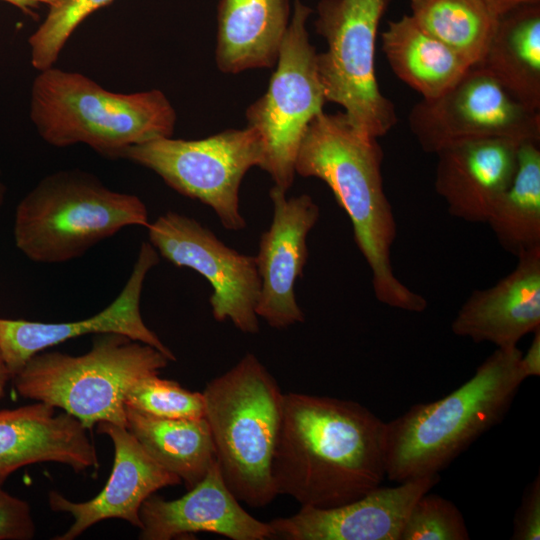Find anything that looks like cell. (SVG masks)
<instances>
[{"mask_svg":"<svg viewBox=\"0 0 540 540\" xmlns=\"http://www.w3.org/2000/svg\"><path fill=\"white\" fill-rule=\"evenodd\" d=\"M385 425L352 400L284 393L272 462L277 494L301 506L330 508L381 486Z\"/></svg>","mask_w":540,"mask_h":540,"instance_id":"obj_1","label":"cell"},{"mask_svg":"<svg viewBox=\"0 0 540 540\" xmlns=\"http://www.w3.org/2000/svg\"><path fill=\"white\" fill-rule=\"evenodd\" d=\"M384 153L378 138L358 130L344 112L322 111L307 126L295 160V172L322 180L348 215L355 243L369 266L379 302L420 313L427 300L394 273L391 249L397 226L381 173Z\"/></svg>","mask_w":540,"mask_h":540,"instance_id":"obj_2","label":"cell"},{"mask_svg":"<svg viewBox=\"0 0 540 540\" xmlns=\"http://www.w3.org/2000/svg\"><path fill=\"white\" fill-rule=\"evenodd\" d=\"M517 346L496 348L446 396L419 403L385 425L386 477L436 475L508 412L525 377Z\"/></svg>","mask_w":540,"mask_h":540,"instance_id":"obj_3","label":"cell"},{"mask_svg":"<svg viewBox=\"0 0 540 540\" xmlns=\"http://www.w3.org/2000/svg\"><path fill=\"white\" fill-rule=\"evenodd\" d=\"M29 117L49 145L85 144L110 159L121 158L131 146L172 137L177 118L159 89L116 93L54 66L38 71L32 82Z\"/></svg>","mask_w":540,"mask_h":540,"instance_id":"obj_4","label":"cell"},{"mask_svg":"<svg viewBox=\"0 0 540 540\" xmlns=\"http://www.w3.org/2000/svg\"><path fill=\"white\" fill-rule=\"evenodd\" d=\"M220 473L235 497L250 507L278 495L272 462L284 393L262 362L247 353L202 391Z\"/></svg>","mask_w":540,"mask_h":540,"instance_id":"obj_5","label":"cell"},{"mask_svg":"<svg viewBox=\"0 0 540 540\" xmlns=\"http://www.w3.org/2000/svg\"><path fill=\"white\" fill-rule=\"evenodd\" d=\"M149 224L145 203L114 191L80 169L51 173L18 203L13 235L16 247L37 263L76 259L128 226Z\"/></svg>","mask_w":540,"mask_h":540,"instance_id":"obj_6","label":"cell"},{"mask_svg":"<svg viewBox=\"0 0 540 540\" xmlns=\"http://www.w3.org/2000/svg\"><path fill=\"white\" fill-rule=\"evenodd\" d=\"M170 361L151 345L105 333L80 356L56 351L34 355L12 380L22 397L61 408L87 429L99 422L126 427V392Z\"/></svg>","mask_w":540,"mask_h":540,"instance_id":"obj_7","label":"cell"},{"mask_svg":"<svg viewBox=\"0 0 540 540\" xmlns=\"http://www.w3.org/2000/svg\"><path fill=\"white\" fill-rule=\"evenodd\" d=\"M391 0H320L316 32L327 49L316 54L326 101L344 108L361 132L379 138L395 126L393 102L378 86L375 46L380 20Z\"/></svg>","mask_w":540,"mask_h":540,"instance_id":"obj_8","label":"cell"},{"mask_svg":"<svg viewBox=\"0 0 540 540\" xmlns=\"http://www.w3.org/2000/svg\"><path fill=\"white\" fill-rule=\"evenodd\" d=\"M156 173L178 193L211 207L231 231L246 227L240 212L243 177L261 168L264 147L249 128L227 129L197 140L161 137L127 148L121 155Z\"/></svg>","mask_w":540,"mask_h":540,"instance_id":"obj_9","label":"cell"},{"mask_svg":"<svg viewBox=\"0 0 540 540\" xmlns=\"http://www.w3.org/2000/svg\"><path fill=\"white\" fill-rule=\"evenodd\" d=\"M312 13L301 0L294 1L268 88L245 113L247 127L255 130L263 143L261 169L285 191L296 175L295 160L304 132L326 102L317 72V52L306 28Z\"/></svg>","mask_w":540,"mask_h":540,"instance_id":"obj_10","label":"cell"},{"mask_svg":"<svg viewBox=\"0 0 540 540\" xmlns=\"http://www.w3.org/2000/svg\"><path fill=\"white\" fill-rule=\"evenodd\" d=\"M408 123L427 153L473 138L540 142V111L519 102L479 65L471 66L441 95L417 102Z\"/></svg>","mask_w":540,"mask_h":540,"instance_id":"obj_11","label":"cell"},{"mask_svg":"<svg viewBox=\"0 0 540 540\" xmlns=\"http://www.w3.org/2000/svg\"><path fill=\"white\" fill-rule=\"evenodd\" d=\"M146 228L149 242L161 256L198 272L210 283L209 302L216 321L230 320L243 333H258L261 282L255 256L228 247L197 220L177 212L160 215Z\"/></svg>","mask_w":540,"mask_h":540,"instance_id":"obj_12","label":"cell"},{"mask_svg":"<svg viewBox=\"0 0 540 540\" xmlns=\"http://www.w3.org/2000/svg\"><path fill=\"white\" fill-rule=\"evenodd\" d=\"M158 263L157 250L150 242H143L131 274L118 296L92 317L60 323L0 317V349L11 379L34 355L87 334H121L151 345L175 361L173 352L145 324L140 310L145 278Z\"/></svg>","mask_w":540,"mask_h":540,"instance_id":"obj_13","label":"cell"},{"mask_svg":"<svg viewBox=\"0 0 540 540\" xmlns=\"http://www.w3.org/2000/svg\"><path fill=\"white\" fill-rule=\"evenodd\" d=\"M286 192L275 185L269 191L273 219L261 235L255 256L261 282L256 313L275 329L305 319L296 300L295 284L307 261V235L320 216L319 206L311 196L287 198Z\"/></svg>","mask_w":540,"mask_h":540,"instance_id":"obj_14","label":"cell"},{"mask_svg":"<svg viewBox=\"0 0 540 540\" xmlns=\"http://www.w3.org/2000/svg\"><path fill=\"white\" fill-rule=\"evenodd\" d=\"M440 475H429L379 486L349 503L316 508L301 506L294 515L271 520L272 539L400 540L408 515L420 496Z\"/></svg>","mask_w":540,"mask_h":540,"instance_id":"obj_15","label":"cell"},{"mask_svg":"<svg viewBox=\"0 0 540 540\" xmlns=\"http://www.w3.org/2000/svg\"><path fill=\"white\" fill-rule=\"evenodd\" d=\"M98 433L110 437L114 445L113 468L103 490L91 500L73 502L52 490L48 495L54 512L68 513L73 523L55 540H72L105 519H122L141 528L140 508L159 489L175 486L181 479L159 465L126 427L110 422L97 423Z\"/></svg>","mask_w":540,"mask_h":540,"instance_id":"obj_16","label":"cell"},{"mask_svg":"<svg viewBox=\"0 0 540 540\" xmlns=\"http://www.w3.org/2000/svg\"><path fill=\"white\" fill-rule=\"evenodd\" d=\"M139 514L141 540H171L196 532L232 540L272 539L269 523L250 515L229 490L217 461L185 495L168 501L152 494Z\"/></svg>","mask_w":540,"mask_h":540,"instance_id":"obj_17","label":"cell"},{"mask_svg":"<svg viewBox=\"0 0 540 540\" xmlns=\"http://www.w3.org/2000/svg\"><path fill=\"white\" fill-rule=\"evenodd\" d=\"M519 145L507 138H473L450 143L435 153V190L452 216L486 223L515 175Z\"/></svg>","mask_w":540,"mask_h":540,"instance_id":"obj_18","label":"cell"},{"mask_svg":"<svg viewBox=\"0 0 540 540\" xmlns=\"http://www.w3.org/2000/svg\"><path fill=\"white\" fill-rule=\"evenodd\" d=\"M517 259L512 272L461 305L451 323L456 336L507 348L540 328V247Z\"/></svg>","mask_w":540,"mask_h":540,"instance_id":"obj_19","label":"cell"},{"mask_svg":"<svg viewBox=\"0 0 540 540\" xmlns=\"http://www.w3.org/2000/svg\"><path fill=\"white\" fill-rule=\"evenodd\" d=\"M87 430L71 414H56L44 402L0 410V483L19 468L41 462L96 472L98 455Z\"/></svg>","mask_w":540,"mask_h":540,"instance_id":"obj_20","label":"cell"},{"mask_svg":"<svg viewBox=\"0 0 540 540\" xmlns=\"http://www.w3.org/2000/svg\"><path fill=\"white\" fill-rule=\"evenodd\" d=\"M215 61L223 73L273 68L290 23L289 0H220Z\"/></svg>","mask_w":540,"mask_h":540,"instance_id":"obj_21","label":"cell"},{"mask_svg":"<svg viewBox=\"0 0 540 540\" xmlns=\"http://www.w3.org/2000/svg\"><path fill=\"white\" fill-rule=\"evenodd\" d=\"M478 65L519 102L540 111V2L523 3L498 15Z\"/></svg>","mask_w":540,"mask_h":540,"instance_id":"obj_22","label":"cell"},{"mask_svg":"<svg viewBox=\"0 0 540 540\" xmlns=\"http://www.w3.org/2000/svg\"><path fill=\"white\" fill-rule=\"evenodd\" d=\"M381 36L391 70L423 99L441 95L471 67L461 55L423 31L410 15L389 21Z\"/></svg>","mask_w":540,"mask_h":540,"instance_id":"obj_23","label":"cell"},{"mask_svg":"<svg viewBox=\"0 0 540 540\" xmlns=\"http://www.w3.org/2000/svg\"><path fill=\"white\" fill-rule=\"evenodd\" d=\"M127 430L163 468L189 489L197 485L216 461L205 417L170 419L126 407Z\"/></svg>","mask_w":540,"mask_h":540,"instance_id":"obj_24","label":"cell"},{"mask_svg":"<svg viewBox=\"0 0 540 540\" xmlns=\"http://www.w3.org/2000/svg\"><path fill=\"white\" fill-rule=\"evenodd\" d=\"M486 224L500 246L516 257L540 247V142L520 143L515 175Z\"/></svg>","mask_w":540,"mask_h":540,"instance_id":"obj_25","label":"cell"},{"mask_svg":"<svg viewBox=\"0 0 540 540\" xmlns=\"http://www.w3.org/2000/svg\"><path fill=\"white\" fill-rule=\"evenodd\" d=\"M410 16L426 33L480 64L495 31L498 14L482 0H409Z\"/></svg>","mask_w":540,"mask_h":540,"instance_id":"obj_26","label":"cell"},{"mask_svg":"<svg viewBox=\"0 0 540 540\" xmlns=\"http://www.w3.org/2000/svg\"><path fill=\"white\" fill-rule=\"evenodd\" d=\"M113 0H59L29 37L31 65L37 71L53 67L75 29L90 14Z\"/></svg>","mask_w":540,"mask_h":540,"instance_id":"obj_27","label":"cell"},{"mask_svg":"<svg viewBox=\"0 0 540 540\" xmlns=\"http://www.w3.org/2000/svg\"><path fill=\"white\" fill-rule=\"evenodd\" d=\"M159 374L136 381L126 392L125 407L170 419H196L204 417L202 392H192L177 382L161 379Z\"/></svg>","mask_w":540,"mask_h":540,"instance_id":"obj_28","label":"cell"},{"mask_svg":"<svg viewBox=\"0 0 540 540\" xmlns=\"http://www.w3.org/2000/svg\"><path fill=\"white\" fill-rule=\"evenodd\" d=\"M469 531L458 507L429 492L413 505L400 540H468Z\"/></svg>","mask_w":540,"mask_h":540,"instance_id":"obj_29","label":"cell"},{"mask_svg":"<svg viewBox=\"0 0 540 540\" xmlns=\"http://www.w3.org/2000/svg\"><path fill=\"white\" fill-rule=\"evenodd\" d=\"M35 529L29 504L6 492L0 483V540H29Z\"/></svg>","mask_w":540,"mask_h":540,"instance_id":"obj_30","label":"cell"},{"mask_svg":"<svg viewBox=\"0 0 540 540\" xmlns=\"http://www.w3.org/2000/svg\"><path fill=\"white\" fill-rule=\"evenodd\" d=\"M513 540L540 539V477L526 487L513 521Z\"/></svg>","mask_w":540,"mask_h":540,"instance_id":"obj_31","label":"cell"},{"mask_svg":"<svg viewBox=\"0 0 540 540\" xmlns=\"http://www.w3.org/2000/svg\"><path fill=\"white\" fill-rule=\"evenodd\" d=\"M525 353L521 354L520 367L525 379L540 376V328L535 330Z\"/></svg>","mask_w":540,"mask_h":540,"instance_id":"obj_32","label":"cell"},{"mask_svg":"<svg viewBox=\"0 0 540 540\" xmlns=\"http://www.w3.org/2000/svg\"><path fill=\"white\" fill-rule=\"evenodd\" d=\"M14 5L22 12L34 16L33 9L40 4H47L49 7L55 5L59 0H1Z\"/></svg>","mask_w":540,"mask_h":540,"instance_id":"obj_33","label":"cell"},{"mask_svg":"<svg viewBox=\"0 0 540 540\" xmlns=\"http://www.w3.org/2000/svg\"><path fill=\"white\" fill-rule=\"evenodd\" d=\"M498 15L523 3L540 2V0H482Z\"/></svg>","mask_w":540,"mask_h":540,"instance_id":"obj_34","label":"cell"},{"mask_svg":"<svg viewBox=\"0 0 540 540\" xmlns=\"http://www.w3.org/2000/svg\"><path fill=\"white\" fill-rule=\"evenodd\" d=\"M10 379L11 376L0 349V399L5 395V389Z\"/></svg>","mask_w":540,"mask_h":540,"instance_id":"obj_35","label":"cell"},{"mask_svg":"<svg viewBox=\"0 0 540 540\" xmlns=\"http://www.w3.org/2000/svg\"><path fill=\"white\" fill-rule=\"evenodd\" d=\"M7 195V186L3 180L2 171L0 169V206L4 203Z\"/></svg>","mask_w":540,"mask_h":540,"instance_id":"obj_36","label":"cell"}]
</instances>
